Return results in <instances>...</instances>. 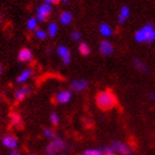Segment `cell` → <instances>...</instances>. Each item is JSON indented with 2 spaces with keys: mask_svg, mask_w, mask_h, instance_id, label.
I'll list each match as a JSON object with an SVG mask.
<instances>
[{
  "mask_svg": "<svg viewBox=\"0 0 155 155\" xmlns=\"http://www.w3.org/2000/svg\"><path fill=\"white\" fill-rule=\"evenodd\" d=\"M95 103L102 111H110L117 105V97L111 90L100 91L95 97Z\"/></svg>",
  "mask_w": 155,
  "mask_h": 155,
  "instance_id": "6da1fadb",
  "label": "cell"
},
{
  "mask_svg": "<svg viewBox=\"0 0 155 155\" xmlns=\"http://www.w3.org/2000/svg\"><path fill=\"white\" fill-rule=\"evenodd\" d=\"M134 39L139 43H143V42L153 43L155 41V28L152 23H146L145 26L137 30L134 35Z\"/></svg>",
  "mask_w": 155,
  "mask_h": 155,
  "instance_id": "7a4b0ae2",
  "label": "cell"
},
{
  "mask_svg": "<svg viewBox=\"0 0 155 155\" xmlns=\"http://www.w3.org/2000/svg\"><path fill=\"white\" fill-rule=\"evenodd\" d=\"M47 155H69L68 154V144L61 137L57 136L51 141V143L45 149Z\"/></svg>",
  "mask_w": 155,
  "mask_h": 155,
  "instance_id": "3957f363",
  "label": "cell"
},
{
  "mask_svg": "<svg viewBox=\"0 0 155 155\" xmlns=\"http://www.w3.org/2000/svg\"><path fill=\"white\" fill-rule=\"evenodd\" d=\"M110 147L113 150V152L115 154L119 155H132L133 154V149L129 144H126L124 142H121V141H113L111 143Z\"/></svg>",
  "mask_w": 155,
  "mask_h": 155,
  "instance_id": "277c9868",
  "label": "cell"
},
{
  "mask_svg": "<svg viewBox=\"0 0 155 155\" xmlns=\"http://www.w3.org/2000/svg\"><path fill=\"white\" fill-rule=\"evenodd\" d=\"M52 11V7L49 3H42L41 6H39L38 10H37V19L40 22H43L48 19V17L50 16V13Z\"/></svg>",
  "mask_w": 155,
  "mask_h": 155,
  "instance_id": "5b68a950",
  "label": "cell"
},
{
  "mask_svg": "<svg viewBox=\"0 0 155 155\" xmlns=\"http://www.w3.org/2000/svg\"><path fill=\"white\" fill-rule=\"evenodd\" d=\"M100 52L101 54L104 55V57H109L113 53L114 51V47L113 45L111 43L110 41H107V40H103V41H101L100 43Z\"/></svg>",
  "mask_w": 155,
  "mask_h": 155,
  "instance_id": "8992f818",
  "label": "cell"
},
{
  "mask_svg": "<svg viewBox=\"0 0 155 155\" xmlns=\"http://www.w3.org/2000/svg\"><path fill=\"white\" fill-rule=\"evenodd\" d=\"M2 145H5L7 149L16 150L18 146V140L11 134H7L2 137Z\"/></svg>",
  "mask_w": 155,
  "mask_h": 155,
  "instance_id": "52a82bcc",
  "label": "cell"
},
{
  "mask_svg": "<svg viewBox=\"0 0 155 155\" xmlns=\"http://www.w3.org/2000/svg\"><path fill=\"white\" fill-rule=\"evenodd\" d=\"M30 92H31V89H30V87H28V85L19 87V89L15 92V99H16L17 102H21V101H23L28 95H29Z\"/></svg>",
  "mask_w": 155,
  "mask_h": 155,
  "instance_id": "ba28073f",
  "label": "cell"
},
{
  "mask_svg": "<svg viewBox=\"0 0 155 155\" xmlns=\"http://www.w3.org/2000/svg\"><path fill=\"white\" fill-rule=\"evenodd\" d=\"M54 100L57 103H60V104H65L68 103L69 101L71 100V92L69 90H62L60 92L57 93L55 95Z\"/></svg>",
  "mask_w": 155,
  "mask_h": 155,
  "instance_id": "9c48e42d",
  "label": "cell"
},
{
  "mask_svg": "<svg viewBox=\"0 0 155 155\" xmlns=\"http://www.w3.org/2000/svg\"><path fill=\"white\" fill-rule=\"evenodd\" d=\"M58 54L61 57L62 61L64 64H69L71 61V53L65 45H59L58 47Z\"/></svg>",
  "mask_w": 155,
  "mask_h": 155,
  "instance_id": "30bf717a",
  "label": "cell"
},
{
  "mask_svg": "<svg viewBox=\"0 0 155 155\" xmlns=\"http://www.w3.org/2000/svg\"><path fill=\"white\" fill-rule=\"evenodd\" d=\"M87 85H89V82H87V80H83V79H79V80L72 81L71 90L74 91V92H81V91H83L84 89H87Z\"/></svg>",
  "mask_w": 155,
  "mask_h": 155,
  "instance_id": "8fae6325",
  "label": "cell"
},
{
  "mask_svg": "<svg viewBox=\"0 0 155 155\" xmlns=\"http://www.w3.org/2000/svg\"><path fill=\"white\" fill-rule=\"evenodd\" d=\"M32 58H33L32 52L28 48H22L19 51V53H18V59L21 62H29L32 60Z\"/></svg>",
  "mask_w": 155,
  "mask_h": 155,
  "instance_id": "7c38bea8",
  "label": "cell"
},
{
  "mask_svg": "<svg viewBox=\"0 0 155 155\" xmlns=\"http://www.w3.org/2000/svg\"><path fill=\"white\" fill-rule=\"evenodd\" d=\"M130 15H131V11H130V8L127 6H123L121 9H120L119 16H117V22L120 25H123L124 22H126V20L130 18Z\"/></svg>",
  "mask_w": 155,
  "mask_h": 155,
  "instance_id": "4fadbf2b",
  "label": "cell"
},
{
  "mask_svg": "<svg viewBox=\"0 0 155 155\" xmlns=\"http://www.w3.org/2000/svg\"><path fill=\"white\" fill-rule=\"evenodd\" d=\"M10 122H11V124H12L15 127H17V129H21L23 125L21 115H20L19 113H16V112H13V113L10 114Z\"/></svg>",
  "mask_w": 155,
  "mask_h": 155,
  "instance_id": "5bb4252c",
  "label": "cell"
},
{
  "mask_svg": "<svg viewBox=\"0 0 155 155\" xmlns=\"http://www.w3.org/2000/svg\"><path fill=\"white\" fill-rule=\"evenodd\" d=\"M99 31H100V33L102 35L103 37H111L112 36V33H113V30H112V28H111L107 23H101L100 27H99Z\"/></svg>",
  "mask_w": 155,
  "mask_h": 155,
  "instance_id": "9a60e30c",
  "label": "cell"
},
{
  "mask_svg": "<svg viewBox=\"0 0 155 155\" xmlns=\"http://www.w3.org/2000/svg\"><path fill=\"white\" fill-rule=\"evenodd\" d=\"M73 20V17H72V13L69 12V11H63V12L60 15V22L64 26H68L72 22Z\"/></svg>",
  "mask_w": 155,
  "mask_h": 155,
  "instance_id": "2e32d148",
  "label": "cell"
},
{
  "mask_svg": "<svg viewBox=\"0 0 155 155\" xmlns=\"http://www.w3.org/2000/svg\"><path fill=\"white\" fill-rule=\"evenodd\" d=\"M31 75H32V70L26 69V70H23V71L18 75V78H17V82H18V83H25Z\"/></svg>",
  "mask_w": 155,
  "mask_h": 155,
  "instance_id": "e0dca14e",
  "label": "cell"
},
{
  "mask_svg": "<svg viewBox=\"0 0 155 155\" xmlns=\"http://www.w3.org/2000/svg\"><path fill=\"white\" fill-rule=\"evenodd\" d=\"M134 67H135V69H137L140 72H142V73H147V72H149V68H147V65L137 58L134 59Z\"/></svg>",
  "mask_w": 155,
  "mask_h": 155,
  "instance_id": "ac0fdd59",
  "label": "cell"
},
{
  "mask_svg": "<svg viewBox=\"0 0 155 155\" xmlns=\"http://www.w3.org/2000/svg\"><path fill=\"white\" fill-rule=\"evenodd\" d=\"M38 19H37L36 17H31V18H30V19H28V21H27V28H28V29L29 30H35V31H36L37 29H38V28H37V27H38Z\"/></svg>",
  "mask_w": 155,
  "mask_h": 155,
  "instance_id": "d6986e66",
  "label": "cell"
},
{
  "mask_svg": "<svg viewBox=\"0 0 155 155\" xmlns=\"http://www.w3.org/2000/svg\"><path fill=\"white\" fill-rule=\"evenodd\" d=\"M79 52H80L82 55H89L91 52V49L87 43H85V42H81L80 45H79Z\"/></svg>",
  "mask_w": 155,
  "mask_h": 155,
  "instance_id": "ffe728a7",
  "label": "cell"
},
{
  "mask_svg": "<svg viewBox=\"0 0 155 155\" xmlns=\"http://www.w3.org/2000/svg\"><path fill=\"white\" fill-rule=\"evenodd\" d=\"M57 32H58V26H57V23L54 22L50 23L48 27V36L51 37V38H54Z\"/></svg>",
  "mask_w": 155,
  "mask_h": 155,
  "instance_id": "44dd1931",
  "label": "cell"
},
{
  "mask_svg": "<svg viewBox=\"0 0 155 155\" xmlns=\"http://www.w3.org/2000/svg\"><path fill=\"white\" fill-rule=\"evenodd\" d=\"M81 155H103V151L99 149H89L83 151Z\"/></svg>",
  "mask_w": 155,
  "mask_h": 155,
  "instance_id": "7402d4cb",
  "label": "cell"
},
{
  "mask_svg": "<svg viewBox=\"0 0 155 155\" xmlns=\"http://www.w3.org/2000/svg\"><path fill=\"white\" fill-rule=\"evenodd\" d=\"M43 134H45V137L50 139L51 141L57 137V135H55V132L52 129H45V130H43Z\"/></svg>",
  "mask_w": 155,
  "mask_h": 155,
  "instance_id": "603a6c76",
  "label": "cell"
},
{
  "mask_svg": "<svg viewBox=\"0 0 155 155\" xmlns=\"http://www.w3.org/2000/svg\"><path fill=\"white\" fill-rule=\"evenodd\" d=\"M35 35H36L37 38L40 39V40H45V39L48 37V33L45 32V30H41V29H37L36 31H35Z\"/></svg>",
  "mask_w": 155,
  "mask_h": 155,
  "instance_id": "cb8c5ba5",
  "label": "cell"
},
{
  "mask_svg": "<svg viewBox=\"0 0 155 155\" xmlns=\"http://www.w3.org/2000/svg\"><path fill=\"white\" fill-rule=\"evenodd\" d=\"M59 115L57 113H51L50 114V121H51V124L52 125H58L59 124Z\"/></svg>",
  "mask_w": 155,
  "mask_h": 155,
  "instance_id": "d4e9b609",
  "label": "cell"
},
{
  "mask_svg": "<svg viewBox=\"0 0 155 155\" xmlns=\"http://www.w3.org/2000/svg\"><path fill=\"white\" fill-rule=\"evenodd\" d=\"M71 39L73 40V41H75V42L80 41V39H81V33L79 32V31H73V32L71 33Z\"/></svg>",
  "mask_w": 155,
  "mask_h": 155,
  "instance_id": "484cf974",
  "label": "cell"
},
{
  "mask_svg": "<svg viewBox=\"0 0 155 155\" xmlns=\"http://www.w3.org/2000/svg\"><path fill=\"white\" fill-rule=\"evenodd\" d=\"M102 151H103V155H116L110 146H105V147H103Z\"/></svg>",
  "mask_w": 155,
  "mask_h": 155,
  "instance_id": "4316f807",
  "label": "cell"
},
{
  "mask_svg": "<svg viewBox=\"0 0 155 155\" xmlns=\"http://www.w3.org/2000/svg\"><path fill=\"white\" fill-rule=\"evenodd\" d=\"M45 3H49V5H52V3H58L60 2V0H45Z\"/></svg>",
  "mask_w": 155,
  "mask_h": 155,
  "instance_id": "83f0119b",
  "label": "cell"
},
{
  "mask_svg": "<svg viewBox=\"0 0 155 155\" xmlns=\"http://www.w3.org/2000/svg\"><path fill=\"white\" fill-rule=\"evenodd\" d=\"M9 155H21V154H20L19 151H17V150H12V151L9 153Z\"/></svg>",
  "mask_w": 155,
  "mask_h": 155,
  "instance_id": "f1b7e54d",
  "label": "cell"
},
{
  "mask_svg": "<svg viewBox=\"0 0 155 155\" xmlns=\"http://www.w3.org/2000/svg\"><path fill=\"white\" fill-rule=\"evenodd\" d=\"M147 97H149L150 100H154V99H155V94L153 93V92H150L149 95H147Z\"/></svg>",
  "mask_w": 155,
  "mask_h": 155,
  "instance_id": "f546056e",
  "label": "cell"
},
{
  "mask_svg": "<svg viewBox=\"0 0 155 155\" xmlns=\"http://www.w3.org/2000/svg\"><path fill=\"white\" fill-rule=\"evenodd\" d=\"M60 2L64 3V5H67V3L69 2V0H60Z\"/></svg>",
  "mask_w": 155,
  "mask_h": 155,
  "instance_id": "4dcf8cb0",
  "label": "cell"
},
{
  "mask_svg": "<svg viewBox=\"0 0 155 155\" xmlns=\"http://www.w3.org/2000/svg\"><path fill=\"white\" fill-rule=\"evenodd\" d=\"M1 73H2V67L0 65V74H1Z\"/></svg>",
  "mask_w": 155,
  "mask_h": 155,
  "instance_id": "1f68e13d",
  "label": "cell"
},
{
  "mask_svg": "<svg viewBox=\"0 0 155 155\" xmlns=\"http://www.w3.org/2000/svg\"><path fill=\"white\" fill-rule=\"evenodd\" d=\"M1 21H2V15L0 13V22H1Z\"/></svg>",
  "mask_w": 155,
  "mask_h": 155,
  "instance_id": "d6a6232c",
  "label": "cell"
},
{
  "mask_svg": "<svg viewBox=\"0 0 155 155\" xmlns=\"http://www.w3.org/2000/svg\"><path fill=\"white\" fill-rule=\"evenodd\" d=\"M29 155H37V154H29Z\"/></svg>",
  "mask_w": 155,
  "mask_h": 155,
  "instance_id": "836d02e7",
  "label": "cell"
}]
</instances>
